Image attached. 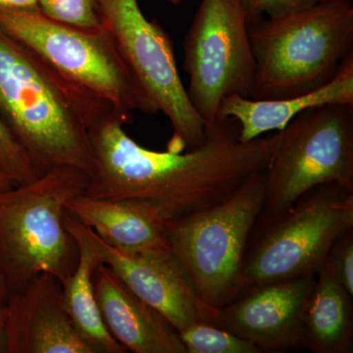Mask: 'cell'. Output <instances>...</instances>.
I'll return each mask as SVG.
<instances>
[{
  "label": "cell",
  "instance_id": "2",
  "mask_svg": "<svg viewBox=\"0 0 353 353\" xmlns=\"http://www.w3.org/2000/svg\"><path fill=\"white\" fill-rule=\"evenodd\" d=\"M112 109L0 29V112L41 174L67 165L90 175L88 127Z\"/></svg>",
  "mask_w": 353,
  "mask_h": 353
},
{
  "label": "cell",
  "instance_id": "22",
  "mask_svg": "<svg viewBox=\"0 0 353 353\" xmlns=\"http://www.w3.org/2000/svg\"><path fill=\"white\" fill-rule=\"evenodd\" d=\"M326 264L339 283L353 296V229L334 243Z\"/></svg>",
  "mask_w": 353,
  "mask_h": 353
},
{
  "label": "cell",
  "instance_id": "18",
  "mask_svg": "<svg viewBox=\"0 0 353 353\" xmlns=\"http://www.w3.org/2000/svg\"><path fill=\"white\" fill-rule=\"evenodd\" d=\"M79 248L74 271L62 284V303L74 328L94 353H125L102 320L94 292V274L101 260L88 243L73 238Z\"/></svg>",
  "mask_w": 353,
  "mask_h": 353
},
{
  "label": "cell",
  "instance_id": "7",
  "mask_svg": "<svg viewBox=\"0 0 353 353\" xmlns=\"http://www.w3.org/2000/svg\"><path fill=\"white\" fill-rule=\"evenodd\" d=\"M0 29L31 48L60 75L132 120L159 112L134 80L110 32L46 17L39 9L0 11Z\"/></svg>",
  "mask_w": 353,
  "mask_h": 353
},
{
  "label": "cell",
  "instance_id": "4",
  "mask_svg": "<svg viewBox=\"0 0 353 353\" xmlns=\"http://www.w3.org/2000/svg\"><path fill=\"white\" fill-rule=\"evenodd\" d=\"M90 175L67 165L0 192V271L9 294L41 273L63 282L75 269L76 241L64 226L67 202L83 194Z\"/></svg>",
  "mask_w": 353,
  "mask_h": 353
},
{
  "label": "cell",
  "instance_id": "25",
  "mask_svg": "<svg viewBox=\"0 0 353 353\" xmlns=\"http://www.w3.org/2000/svg\"><path fill=\"white\" fill-rule=\"evenodd\" d=\"M6 306L0 303V353H7Z\"/></svg>",
  "mask_w": 353,
  "mask_h": 353
},
{
  "label": "cell",
  "instance_id": "11",
  "mask_svg": "<svg viewBox=\"0 0 353 353\" xmlns=\"http://www.w3.org/2000/svg\"><path fill=\"white\" fill-rule=\"evenodd\" d=\"M64 226L73 238L88 243L101 264L163 316L178 333L201 323H212L217 309L202 301L170 246L126 254L104 243L90 227L67 211Z\"/></svg>",
  "mask_w": 353,
  "mask_h": 353
},
{
  "label": "cell",
  "instance_id": "6",
  "mask_svg": "<svg viewBox=\"0 0 353 353\" xmlns=\"http://www.w3.org/2000/svg\"><path fill=\"white\" fill-rule=\"evenodd\" d=\"M259 220L256 236L252 233L246 248L241 292L253 285L316 275L334 243L353 229V190L324 183L280 215Z\"/></svg>",
  "mask_w": 353,
  "mask_h": 353
},
{
  "label": "cell",
  "instance_id": "3",
  "mask_svg": "<svg viewBox=\"0 0 353 353\" xmlns=\"http://www.w3.org/2000/svg\"><path fill=\"white\" fill-rule=\"evenodd\" d=\"M255 60L252 99L299 97L333 80L353 54L352 0H324L248 21Z\"/></svg>",
  "mask_w": 353,
  "mask_h": 353
},
{
  "label": "cell",
  "instance_id": "1",
  "mask_svg": "<svg viewBox=\"0 0 353 353\" xmlns=\"http://www.w3.org/2000/svg\"><path fill=\"white\" fill-rule=\"evenodd\" d=\"M131 120L112 110L90 123L92 171L83 194L132 199L157 209L166 222L217 203L270 164L278 131L243 143L227 118L206 128V141L183 152L143 148L124 130Z\"/></svg>",
  "mask_w": 353,
  "mask_h": 353
},
{
  "label": "cell",
  "instance_id": "16",
  "mask_svg": "<svg viewBox=\"0 0 353 353\" xmlns=\"http://www.w3.org/2000/svg\"><path fill=\"white\" fill-rule=\"evenodd\" d=\"M332 104L353 105V54L345 59L333 80L299 97L268 101L239 95L226 97L220 105L218 123L227 118L236 121L241 141L248 143L281 131L303 111Z\"/></svg>",
  "mask_w": 353,
  "mask_h": 353
},
{
  "label": "cell",
  "instance_id": "20",
  "mask_svg": "<svg viewBox=\"0 0 353 353\" xmlns=\"http://www.w3.org/2000/svg\"><path fill=\"white\" fill-rule=\"evenodd\" d=\"M0 174L15 185H25L38 179L41 172L21 145L0 112Z\"/></svg>",
  "mask_w": 353,
  "mask_h": 353
},
{
  "label": "cell",
  "instance_id": "28",
  "mask_svg": "<svg viewBox=\"0 0 353 353\" xmlns=\"http://www.w3.org/2000/svg\"><path fill=\"white\" fill-rule=\"evenodd\" d=\"M165 1L169 2V3L173 4V6H179L182 2V0H165Z\"/></svg>",
  "mask_w": 353,
  "mask_h": 353
},
{
  "label": "cell",
  "instance_id": "5",
  "mask_svg": "<svg viewBox=\"0 0 353 353\" xmlns=\"http://www.w3.org/2000/svg\"><path fill=\"white\" fill-rule=\"evenodd\" d=\"M265 172L222 201L166 222V236L204 303L220 309L241 294L248 241L263 208Z\"/></svg>",
  "mask_w": 353,
  "mask_h": 353
},
{
  "label": "cell",
  "instance_id": "27",
  "mask_svg": "<svg viewBox=\"0 0 353 353\" xmlns=\"http://www.w3.org/2000/svg\"><path fill=\"white\" fill-rule=\"evenodd\" d=\"M13 185H15V183H14L10 179L7 178L6 176L2 175V174H0V192L10 189Z\"/></svg>",
  "mask_w": 353,
  "mask_h": 353
},
{
  "label": "cell",
  "instance_id": "10",
  "mask_svg": "<svg viewBox=\"0 0 353 353\" xmlns=\"http://www.w3.org/2000/svg\"><path fill=\"white\" fill-rule=\"evenodd\" d=\"M97 2L102 25L134 80L170 121L173 136L167 150L183 152L203 145L206 125L190 101L168 32L157 20L143 15L139 0Z\"/></svg>",
  "mask_w": 353,
  "mask_h": 353
},
{
  "label": "cell",
  "instance_id": "12",
  "mask_svg": "<svg viewBox=\"0 0 353 353\" xmlns=\"http://www.w3.org/2000/svg\"><path fill=\"white\" fill-rule=\"evenodd\" d=\"M316 275L253 285L218 309L211 324L250 341L262 352L307 347L304 311Z\"/></svg>",
  "mask_w": 353,
  "mask_h": 353
},
{
  "label": "cell",
  "instance_id": "26",
  "mask_svg": "<svg viewBox=\"0 0 353 353\" xmlns=\"http://www.w3.org/2000/svg\"><path fill=\"white\" fill-rule=\"evenodd\" d=\"M9 296V290L7 287L6 279L0 271V303H6L7 299Z\"/></svg>",
  "mask_w": 353,
  "mask_h": 353
},
{
  "label": "cell",
  "instance_id": "17",
  "mask_svg": "<svg viewBox=\"0 0 353 353\" xmlns=\"http://www.w3.org/2000/svg\"><path fill=\"white\" fill-rule=\"evenodd\" d=\"M307 348L315 353H352V296L325 263L316 274L314 288L304 311Z\"/></svg>",
  "mask_w": 353,
  "mask_h": 353
},
{
  "label": "cell",
  "instance_id": "24",
  "mask_svg": "<svg viewBox=\"0 0 353 353\" xmlns=\"http://www.w3.org/2000/svg\"><path fill=\"white\" fill-rule=\"evenodd\" d=\"M39 9L38 0H0V11Z\"/></svg>",
  "mask_w": 353,
  "mask_h": 353
},
{
  "label": "cell",
  "instance_id": "21",
  "mask_svg": "<svg viewBox=\"0 0 353 353\" xmlns=\"http://www.w3.org/2000/svg\"><path fill=\"white\" fill-rule=\"evenodd\" d=\"M39 10L63 24L97 29L102 27L97 0H38Z\"/></svg>",
  "mask_w": 353,
  "mask_h": 353
},
{
  "label": "cell",
  "instance_id": "15",
  "mask_svg": "<svg viewBox=\"0 0 353 353\" xmlns=\"http://www.w3.org/2000/svg\"><path fill=\"white\" fill-rule=\"evenodd\" d=\"M65 208L118 252L134 254L169 245L166 221L157 209L138 199H97L83 194L70 199Z\"/></svg>",
  "mask_w": 353,
  "mask_h": 353
},
{
  "label": "cell",
  "instance_id": "14",
  "mask_svg": "<svg viewBox=\"0 0 353 353\" xmlns=\"http://www.w3.org/2000/svg\"><path fill=\"white\" fill-rule=\"evenodd\" d=\"M94 282L102 320L127 352L187 353L170 323L137 296L105 265L97 267Z\"/></svg>",
  "mask_w": 353,
  "mask_h": 353
},
{
  "label": "cell",
  "instance_id": "19",
  "mask_svg": "<svg viewBox=\"0 0 353 353\" xmlns=\"http://www.w3.org/2000/svg\"><path fill=\"white\" fill-rule=\"evenodd\" d=\"M178 334L187 353H262L250 341L211 323H201Z\"/></svg>",
  "mask_w": 353,
  "mask_h": 353
},
{
  "label": "cell",
  "instance_id": "9",
  "mask_svg": "<svg viewBox=\"0 0 353 353\" xmlns=\"http://www.w3.org/2000/svg\"><path fill=\"white\" fill-rule=\"evenodd\" d=\"M183 51L188 95L206 127L217 124L226 97L252 99L255 60L241 0H201Z\"/></svg>",
  "mask_w": 353,
  "mask_h": 353
},
{
  "label": "cell",
  "instance_id": "23",
  "mask_svg": "<svg viewBox=\"0 0 353 353\" xmlns=\"http://www.w3.org/2000/svg\"><path fill=\"white\" fill-rule=\"evenodd\" d=\"M248 21L259 17H272L319 3L324 0H241Z\"/></svg>",
  "mask_w": 353,
  "mask_h": 353
},
{
  "label": "cell",
  "instance_id": "13",
  "mask_svg": "<svg viewBox=\"0 0 353 353\" xmlns=\"http://www.w3.org/2000/svg\"><path fill=\"white\" fill-rule=\"evenodd\" d=\"M7 353H94L62 303V284L41 273L6 303Z\"/></svg>",
  "mask_w": 353,
  "mask_h": 353
},
{
  "label": "cell",
  "instance_id": "8",
  "mask_svg": "<svg viewBox=\"0 0 353 353\" xmlns=\"http://www.w3.org/2000/svg\"><path fill=\"white\" fill-rule=\"evenodd\" d=\"M330 183L353 190V105L348 104L308 109L278 131L259 219L280 215L309 190Z\"/></svg>",
  "mask_w": 353,
  "mask_h": 353
}]
</instances>
